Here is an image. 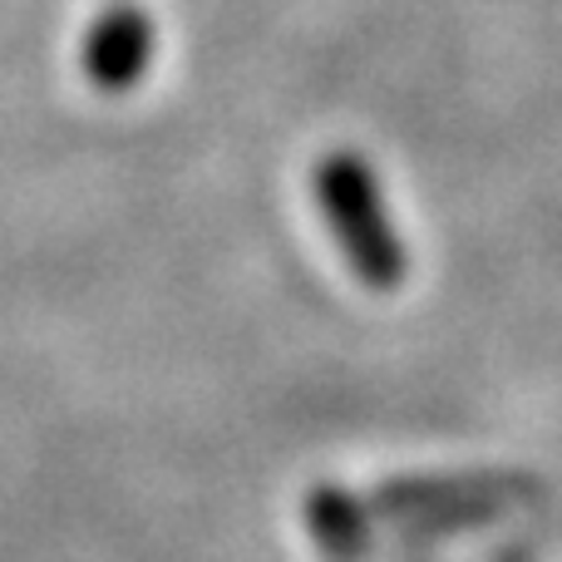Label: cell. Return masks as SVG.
<instances>
[{"instance_id":"cell-1","label":"cell","mask_w":562,"mask_h":562,"mask_svg":"<svg viewBox=\"0 0 562 562\" xmlns=\"http://www.w3.org/2000/svg\"><path fill=\"white\" fill-rule=\"evenodd\" d=\"M311 193H316V207L326 213L330 237H336L340 257L350 262V277L370 291H395L405 281V243L395 237L385 217V203H380V183L370 173L366 158L356 154H326L311 173Z\"/></svg>"},{"instance_id":"cell-4","label":"cell","mask_w":562,"mask_h":562,"mask_svg":"<svg viewBox=\"0 0 562 562\" xmlns=\"http://www.w3.org/2000/svg\"><path fill=\"white\" fill-rule=\"evenodd\" d=\"M366 514L370 508H360L356 498L340 494V488H316V494L306 498V528L330 562H356L366 553V543H370Z\"/></svg>"},{"instance_id":"cell-3","label":"cell","mask_w":562,"mask_h":562,"mask_svg":"<svg viewBox=\"0 0 562 562\" xmlns=\"http://www.w3.org/2000/svg\"><path fill=\"white\" fill-rule=\"evenodd\" d=\"M148 55H154V25L134 5H114L85 35V75L104 94L134 89L148 69Z\"/></svg>"},{"instance_id":"cell-2","label":"cell","mask_w":562,"mask_h":562,"mask_svg":"<svg viewBox=\"0 0 562 562\" xmlns=\"http://www.w3.org/2000/svg\"><path fill=\"white\" fill-rule=\"evenodd\" d=\"M524 494L518 479H415V484H385L375 494L380 514H409L425 524H474Z\"/></svg>"}]
</instances>
